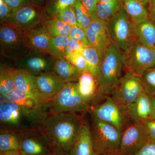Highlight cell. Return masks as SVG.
<instances>
[{"mask_svg": "<svg viewBox=\"0 0 155 155\" xmlns=\"http://www.w3.org/2000/svg\"><path fill=\"white\" fill-rule=\"evenodd\" d=\"M84 120L82 116L76 113L49 114L39 130L51 151L67 153L75 142Z\"/></svg>", "mask_w": 155, "mask_h": 155, "instance_id": "1", "label": "cell"}, {"mask_svg": "<svg viewBox=\"0 0 155 155\" xmlns=\"http://www.w3.org/2000/svg\"><path fill=\"white\" fill-rule=\"evenodd\" d=\"M49 113L6 101L0 103V130L22 135L38 131Z\"/></svg>", "mask_w": 155, "mask_h": 155, "instance_id": "2", "label": "cell"}, {"mask_svg": "<svg viewBox=\"0 0 155 155\" xmlns=\"http://www.w3.org/2000/svg\"><path fill=\"white\" fill-rule=\"evenodd\" d=\"M124 69L123 54L113 44L103 57L99 75L96 78L103 94L111 95L123 76Z\"/></svg>", "mask_w": 155, "mask_h": 155, "instance_id": "3", "label": "cell"}, {"mask_svg": "<svg viewBox=\"0 0 155 155\" xmlns=\"http://www.w3.org/2000/svg\"><path fill=\"white\" fill-rule=\"evenodd\" d=\"M91 107L81 95L78 82H69L53 97L48 105L49 114L72 113L84 114L89 113Z\"/></svg>", "mask_w": 155, "mask_h": 155, "instance_id": "4", "label": "cell"}, {"mask_svg": "<svg viewBox=\"0 0 155 155\" xmlns=\"http://www.w3.org/2000/svg\"><path fill=\"white\" fill-rule=\"evenodd\" d=\"M90 117L89 124L97 154L105 155L118 150L122 133L113 125Z\"/></svg>", "mask_w": 155, "mask_h": 155, "instance_id": "5", "label": "cell"}, {"mask_svg": "<svg viewBox=\"0 0 155 155\" xmlns=\"http://www.w3.org/2000/svg\"><path fill=\"white\" fill-rule=\"evenodd\" d=\"M0 45L1 55L12 61L31 51L26 32L3 23L0 28Z\"/></svg>", "mask_w": 155, "mask_h": 155, "instance_id": "6", "label": "cell"}, {"mask_svg": "<svg viewBox=\"0 0 155 155\" xmlns=\"http://www.w3.org/2000/svg\"><path fill=\"white\" fill-rule=\"evenodd\" d=\"M113 44L124 54L136 41L135 25L124 9H122L108 22Z\"/></svg>", "mask_w": 155, "mask_h": 155, "instance_id": "7", "label": "cell"}, {"mask_svg": "<svg viewBox=\"0 0 155 155\" xmlns=\"http://www.w3.org/2000/svg\"><path fill=\"white\" fill-rule=\"evenodd\" d=\"M90 115L113 125L122 133L132 123L126 111L119 105L110 96L99 104L92 107Z\"/></svg>", "mask_w": 155, "mask_h": 155, "instance_id": "8", "label": "cell"}, {"mask_svg": "<svg viewBox=\"0 0 155 155\" xmlns=\"http://www.w3.org/2000/svg\"><path fill=\"white\" fill-rule=\"evenodd\" d=\"M123 55L125 72L140 77L147 70L155 65V49L145 46L137 41Z\"/></svg>", "mask_w": 155, "mask_h": 155, "instance_id": "9", "label": "cell"}, {"mask_svg": "<svg viewBox=\"0 0 155 155\" xmlns=\"http://www.w3.org/2000/svg\"><path fill=\"white\" fill-rule=\"evenodd\" d=\"M144 92L141 77L125 72L110 96L126 111Z\"/></svg>", "mask_w": 155, "mask_h": 155, "instance_id": "10", "label": "cell"}, {"mask_svg": "<svg viewBox=\"0 0 155 155\" xmlns=\"http://www.w3.org/2000/svg\"><path fill=\"white\" fill-rule=\"evenodd\" d=\"M56 59L49 53L30 51L18 60L13 67L35 76L53 71Z\"/></svg>", "mask_w": 155, "mask_h": 155, "instance_id": "11", "label": "cell"}, {"mask_svg": "<svg viewBox=\"0 0 155 155\" xmlns=\"http://www.w3.org/2000/svg\"><path fill=\"white\" fill-rule=\"evenodd\" d=\"M42 21L41 13L31 5L11 10L9 16L1 23L13 26L26 33L40 25Z\"/></svg>", "mask_w": 155, "mask_h": 155, "instance_id": "12", "label": "cell"}, {"mask_svg": "<svg viewBox=\"0 0 155 155\" xmlns=\"http://www.w3.org/2000/svg\"><path fill=\"white\" fill-rule=\"evenodd\" d=\"M150 141L142 123H131L122 134L119 151L125 155H135Z\"/></svg>", "mask_w": 155, "mask_h": 155, "instance_id": "13", "label": "cell"}, {"mask_svg": "<svg viewBox=\"0 0 155 155\" xmlns=\"http://www.w3.org/2000/svg\"><path fill=\"white\" fill-rule=\"evenodd\" d=\"M54 96L46 95L38 91H22L14 89L4 97L6 101L14 103L25 107L48 110V105Z\"/></svg>", "mask_w": 155, "mask_h": 155, "instance_id": "14", "label": "cell"}, {"mask_svg": "<svg viewBox=\"0 0 155 155\" xmlns=\"http://www.w3.org/2000/svg\"><path fill=\"white\" fill-rule=\"evenodd\" d=\"M85 32L91 46L96 49L104 57L113 45L108 22L99 19L93 20Z\"/></svg>", "mask_w": 155, "mask_h": 155, "instance_id": "15", "label": "cell"}, {"mask_svg": "<svg viewBox=\"0 0 155 155\" xmlns=\"http://www.w3.org/2000/svg\"><path fill=\"white\" fill-rule=\"evenodd\" d=\"M78 87L81 95L91 107L102 102L107 97L101 91L96 78L89 72H82Z\"/></svg>", "mask_w": 155, "mask_h": 155, "instance_id": "16", "label": "cell"}, {"mask_svg": "<svg viewBox=\"0 0 155 155\" xmlns=\"http://www.w3.org/2000/svg\"><path fill=\"white\" fill-rule=\"evenodd\" d=\"M52 151L39 130L21 135L19 153L22 155H47Z\"/></svg>", "mask_w": 155, "mask_h": 155, "instance_id": "17", "label": "cell"}, {"mask_svg": "<svg viewBox=\"0 0 155 155\" xmlns=\"http://www.w3.org/2000/svg\"><path fill=\"white\" fill-rule=\"evenodd\" d=\"M67 155H97L92 139L89 122L84 120L75 142Z\"/></svg>", "mask_w": 155, "mask_h": 155, "instance_id": "18", "label": "cell"}, {"mask_svg": "<svg viewBox=\"0 0 155 155\" xmlns=\"http://www.w3.org/2000/svg\"><path fill=\"white\" fill-rule=\"evenodd\" d=\"M127 115L133 123H142L151 118V107L149 95L142 94L133 104L126 109Z\"/></svg>", "mask_w": 155, "mask_h": 155, "instance_id": "19", "label": "cell"}, {"mask_svg": "<svg viewBox=\"0 0 155 155\" xmlns=\"http://www.w3.org/2000/svg\"><path fill=\"white\" fill-rule=\"evenodd\" d=\"M35 83L39 92L51 97L58 93L67 83L53 71L35 76Z\"/></svg>", "mask_w": 155, "mask_h": 155, "instance_id": "20", "label": "cell"}, {"mask_svg": "<svg viewBox=\"0 0 155 155\" xmlns=\"http://www.w3.org/2000/svg\"><path fill=\"white\" fill-rule=\"evenodd\" d=\"M31 51L48 53L52 36L43 24L39 25L27 33Z\"/></svg>", "mask_w": 155, "mask_h": 155, "instance_id": "21", "label": "cell"}, {"mask_svg": "<svg viewBox=\"0 0 155 155\" xmlns=\"http://www.w3.org/2000/svg\"><path fill=\"white\" fill-rule=\"evenodd\" d=\"M147 0H123V9L135 25L150 18Z\"/></svg>", "mask_w": 155, "mask_h": 155, "instance_id": "22", "label": "cell"}, {"mask_svg": "<svg viewBox=\"0 0 155 155\" xmlns=\"http://www.w3.org/2000/svg\"><path fill=\"white\" fill-rule=\"evenodd\" d=\"M53 72L65 83L78 82L82 73L64 57L56 60Z\"/></svg>", "mask_w": 155, "mask_h": 155, "instance_id": "23", "label": "cell"}, {"mask_svg": "<svg viewBox=\"0 0 155 155\" xmlns=\"http://www.w3.org/2000/svg\"><path fill=\"white\" fill-rule=\"evenodd\" d=\"M136 41L147 47L155 49V23L148 19L135 25Z\"/></svg>", "mask_w": 155, "mask_h": 155, "instance_id": "24", "label": "cell"}, {"mask_svg": "<svg viewBox=\"0 0 155 155\" xmlns=\"http://www.w3.org/2000/svg\"><path fill=\"white\" fill-rule=\"evenodd\" d=\"M17 69L13 66L1 64L0 95H5L14 89V79Z\"/></svg>", "mask_w": 155, "mask_h": 155, "instance_id": "25", "label": "cell"}, {"mask_svg": "<svg viewBox=\"0 0 155 155\" xmlns=\"http://www.w3.org/2000/svg\"><path fill=\"white\" fill-rule=\"evenodd\" d=\"M123 8V0H113L107 2H98L96 10L97 18L107 22Z\"/></svg>", "mask_w": 155, "mask_h": 155, "instance_id": "26", "label": "cell"}, {"mask_svg": "<svg viewBox=\"0 0 155 155\" xmlns=\"http://www.w3.org/2000/svg\"><path fill=\"white\" fill-rule=\"evenodd\" d=\"M82 54L88 65L89 72L97 78L99 75L103 56L96 49L91 46L85 47Z\"/></svg>", "mask_w": 155, "mask_h": 155, "instance_id": "27", "label": "cell"}, {"mask_svg": "<svg viewBox=\"0 0 155 155\" xmlns=\"http://www.w3.org/2000/svg\"><path fill=\"white\" fill-rule=\"evenodd\" d=\"M21 135L8 132L0 133V154L19 152Z\"/></svg>", "mask_w": 155, "mask_h": 155, "instance_id": "28", "label": "cell"}, {"mask_svg": "<svg viewBox=\"0 0 155 155\" xmlns=\"http://www.w3.org/2000/svg\"><path fill=\"white\" fill-rule=\"evenodd\" d=\"M14 89L22 91H38L35 76L17 69L14 79Z\"/></svg>", "mask_w": 155, "mask_h": 155, "instance_id": "29", "label": "cell"}, {"mask_svg": "<svg viewBox=\"0 0 155 155\" xmlns=\"http://www.w3.org/2000/svg\"><path fill=\"white\" fill-rule=\"evenodd\" d=\"M43 24L52 37H69L72 27L55 18H50Z\"/></svg>", "mask_w": 155, "mask_h": 155, "instance_id": "30", "label": "cell"}, {"mask_svg": "<svg viewBox=\"0 0 155 155\" xmlns=\"http://www.w3.org/2000/svg\"><path fill=\"white\" fill-rule=\"evenodd\" d=\"M69 40V37H52L48 52L56 60L64 57Z\"/></svg>", "mask_w": 155, "mask_h": 155, "instance_id": "31", "label": "cell"}, {"mask_svg": "<svg viewBox=\"0 0 155 155\" xmlns=\"http://www.w3.org/2000/svg\"><path fill=\"white\" fill-rule=\"evenodd\" d=\"M73 7L78 25L85 31L92 19L80 0H76Z\"/></svg>", "mask_w": 155, "mask_h": 155, "instance_id": "32", "label": "cell"}, {"mask_svg": "<svg viewBox=\"0 0 155 155\" xmlns=\"http://www.w3.org/2000/svg\"><path fill=\"white\" fill-rule=\"evenodd\" d=\"M76 1V0H51L46 6V12L51 18H54L64 9L73 6Z\"/></svg>", "mask_w": 155, "mask_h": 155, "instance_id": "33", "label": "cell"}, {"mask_svg": "<svg viewBox=\"0 0 155 155\" xmlns=\"http://www.w3.org/2000/svg\"><path fill=\"white\" fill-rule=\"evenodd\" d=\"M145 91L155 96V65L147 70L141 76Z\"/></svg>", "mask_w": 155, "mask_h": 155, "instance_id": "34", "label": "cell"}, {"mask_svg": "<svg viewBox=\"0 0 155 155\" xmlns=\"http://www.w3.org/2000/svg\"><path fill=\"white\" fill-rule=\"evenodd\" d=\"M54 18L65 22L72 27L79 26L73 6L64 9Z\"/></svg>", "mask_w": 155, "mask_h": 155, "instance_id": "35", "label": "cell"}, {"mask_svg": "<svg viewBox=\"0 0 155 155\" xmlns=\"http://www.w3.org/2000/svg\"><path fill=\"white\" fill-rule=\"evenodd\" d=\"M65 58L82 72H89L88 65L82 53L72 54Z\"/></svg>", "mask_w": 155, "mask_h": 155, "instance_id": "36", "label": "cell"}, {"mask_svg": "<svg viewBox=\"0 0 155 155\" xmlns=\"http://www.w3.org/2000/svg\"><path fill=\"white\" fill-rule=\"evenodd\" d=\"M69 37L79 42L84 46H91L85 31L79 26H73L69 33Z\"/></svg>", "mask_w": 155, "mask_h": 155, "instance_id": "37", "label": "cell"}, {"mask_svg": "<svg viewBox=\"0 0 155 155\" xmlns=\"http://www.w3.org/2000/svg\"><path fill=\"white\" fill-rule=\"evenodd\" d=\"M84 47L85 46L79 42L69 38V41L64 57L66 58L75 53H82Z\"/></svg>", "mask_w": 155, "mask_h": 155, "instance_id": "38", "label": "cell"}, {"mask_svg": "<svg viewBox=\"0 0 155 155\" xmlns=\"http://www.w3.org/2000/svg\"><path fill=\"white\" fill-rule=\"evenodd\" d=\"M83 5L88 12L92 20L97 19L96 15L97 5L98 0H80Z\"/></svg>", "mask_w": 155, "mask_h": 155, "instance_id": "39", "label": "cell"}, {"mask_svg": "<svg viewBox=\"0 0 155 155\" xmlns=\"http://www.w3.org/2000/svg\"><path fill=\"white\" fill-rule=\"evenodd\" d=\"M142 124L145 129L150 141H155V120L150 119Z\"/></svg>", "mask_w": 155, "mask_h": 155, "instance_id": "40", "label": "cell"}, {"mask_svg": "<svg viewBox=\"0 0 155 155\" xmlns=\"http://www.w3.org/2000/svg\"><path fill=\"white\" fill-rule=\"evenodd\" d=\"M135 155H155V141L147 143Z\"/></svg>", "mask_w": 155, "mask_h": 155, "instance_id": "41", "label": "cell"}, {"mask_svg": "<svg viewBox=\"0 0 155 155\" xmlns=\"http://www.w3.org/2000/svg\"><path fill=\"white\" fill-rule=\"evenodd\" d=\"M3 1L11 10L26 5H31L28 0H3Z\"/></svg>", "mask_w": 155, "mask_h": 155, "instance_id": "42", "label": "cell"}, {"mask_svg": "<svg viewBox=\"0 0 155 155\" xmlns=\"http://www.w3.org/2000/svg\"><path fill=\"white\" fill-rule=\"evenodd\" d=\"M11 9L3 0H0V19L3 22L9 16Z\"/></svg>", "mask_w": 155, "mask_h": 155, "instance_id": "43", "label": "cell"}, {"mask_svg": "<svg viewBox=\"0 0 155 155\" xmlns=\"http://www.w3.org/2000/svg\"><path fill=\"white\" fill-rule=\"evenodd\" d=\"M148 10L150 19H151L155 23V5L148 4Z\"/></svg>", "mask_w": 155, "mask_h": 155, "instance_id": "44", "label": "cell"}, {"mask_svg": "<svg viewBox=\"0 0 155 155\" xmlns=\"http://www.w3.org/2000/svg\"><path fill=\"white\" fill-rule=\"evenodd\" d=\"M151 107V118L155 120V96L149 95Z\"/></svg>", "mask_w": 155, "mask_h": 155, "instance_id": "45", "label": "cell"}, {"mask_svg": "<svg viewBox=\"0 0 155 155\" xmlns=\"http://www.w3.org/2000/svg\"><path fill=\"white\" fill-rule=\"evenodd\" d=\"M47 155H67L63 151H51Z\"/></svg>", "mask_w": 155, "mask_h": 155, "instance_id": "46", "label": "cell"}, {"mask_svg": "<svg viewBox=\"0 0 155 155\" xmlns=\"http://www.w3.org/2000/svg\"><path fill=\"white\" fill-rule=\"evenodd\" d=\"M0 155H22L19 152H10L0 154Z\"/></svg>", "mask_w": 155, "mask_h": 155, "instance_id": "47", "label": "cell"}, {"mask_svg": "<svg viewBox=\"0 0 155 155\" xmlns=\"http://www.w3.org/2000/svg\"><path fill=\"white\" fill-rule=\"evenodd\" d=\"M105 155H125L122 154L121 153L119 152V150L116 151L115 152L111 153Z\"/></svg>", "mask_w": 155, "mask_h": 155, "instance_id": "48", "label": "cell"}, {"mask_svg": "<svg viewBox=\"0 0 155 155\" xmlns=\"http://www.w3.org/2000/svg\"><path fill=\"white\" fill-rule=\"evenodd\" d=\"M148 4L155 5V0H147Z\"/></svg>", "mask_w": 155, "mask_h": 155, "instance_id": "49", "label": "cell"}, {"mask_svg": "<svg viewBox=\"0 0 155 155\" xmlns=\"http://www.w3.org/2000/svg\"><path fill=\"white\" fill-rule=\"evenodd\" d=\"M113 1V0H98V2L99 3H104L107 2H110V1Z\"/></svg>", "mask_w": 155, "mask_h": 155, "instance_id": "50", "label": "cell"}, {"mask_svg": "<svg viewBox=\"0 0 155 155\" xmlns=\"http://www.w3.org/2000/svg\"><path fill=\"white\" fill-rule=\"evenodd\" d=\"M35 2H41L43 0H34Z\"/></svg>", "mask_w": 155, "mask_h": 155, "instance_id": "51", "label": "cell"}]
</instances>
